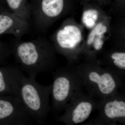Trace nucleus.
<instances>
[{
	"instance_id": "6e6552de",
	"label": "nucleus",
	"mask_w": 125,
	"mask_h": 125,
	"mask_svg": "<svg viewBox=\"0 0 125 125\" xmlns=\"http://www.w3.org/2000/svg\"><path fill=\"white\" fill-rule=\"evenodd\" d=\"M23 73L18 67L0 66V94L19 98L20 82Z\"/></svg>"
},
{
	"instance_id": "2eb2a0df",
	"label": "nucleus",
	"mask_w": 125,
	"mask_h": 125,
	"mask_svg": "<svg viewBox=\"0 0 125 125\" xmlns=\"http://www.w3.org/2000/svg\"><path fill=\"white\" fill-rule=\"evenodd\" d=\"M123 17L117 18L116 23L111 25L109 39L112 40L119 46L125 44V19Z\"/></svg>"
},
{
	"instance_id": "20e7f679",
	"label": "nucleus",
	"mask_w": 125,
	"mask_h": 125,
	"mask_svg": "<svg viewBox=\"0 0 125 125\" xmlns=\"http://www.w3.org/2000/svg\"><path fill=\"white\" fill-rule=\"evenodd\" d=\"M75 1L31 0V17L36 29L45 32L56 21L73 10Z\"/></svg>"
},
{
	"instance_id": "412c9836",
	"label": "nucleus",
	"mask_w": 125,
	"mask_h": 125,
	"mask_svg": "<svg viewBox=\"0 0 125 125\" xmlns=\"http://www.w3.org/2000/svg\"><path fill=\"white\" fill-rule=\"evenodd\" d=\"M2 10V9H1V8L0 7V11H2V10Z\"/></svg>"
},
{
	"instance_id": "9d476101",
	"label": "nucleus",
	"mask_w": 125,
	"mask_h": 125,
	"mask_svg": "<svg viewBox=\"0 0 125 125\" xmlns=\"http://www.w3.org/2000/svg\"><path fill=\"white\" fill-rule=\"evenodd\" d=\"M81 24L84 28L91 30L103 18L108 15L97 2H87L83 5Z\"/></svg>"
},
{
	"instance_id": "423d86ee",
	"label": "nucleus",
	"mask_w": 125,
	"mask_h": 125,
	"mask_svg": "<svg viewBox=\"0 0 125 125\" xmlns=\"http://www.w3.org/2000/svg\"><path fill=\"white\" fill-rule=\"evenodd\" d=\"M112 19L108 15L90 30L85 39L83 51L87 58H93L103 49L105 42L109 40Z\"/></svg>"
},
{
	"instance_id": "4468645a",
	"label": "nucleus",
	"mask_w": 125,
	"mask_h": 125,
	"mask_svg": "<svg viewBox=\"0 0 125 125\" xmlns=\"http://www.w3.org/2000/svg\"><path fill=\"white\" fill-rule=\"evenodd\" d=\"M93 108V105L89 102L83 101L79 103L72 112V122L75 124L83 122L89 116Z\"/></svg>"
},
{
	"instance_id": "ddd939ff",
	"label": "nucleus",
	"mask_w": 125,
	"mask_h": 125,
	"mask_svg": "<svg viewBox=\"0 0 125 125\" xmlns=\"http://www.w3.org/2000/svg\"><path fill=\"white\" fill-rule=\"evenodd\" d=\"M104 112L106 116L110 119L125 118V102L116 99L109 101L105 105Z\"/></svg>"
},
{
	"instance_id": "f257e3e1",
	"label": "nucleus",
	"mask_w": 125,
	"mask_h": 125,
	"mask_svg": "<svg viewBox=\"0 0 125 125\" xmlns=\"http://www.w3.org/2000/svg\"><path fill=\"white\" fill-rule=\"evenodd\" d=\"M16 39L10 47L11 54L20 69L27 72L29 77L36 78L53 66L56 51L50 40L44 37L26 42Z\"/></svg>"
},
{
	"instance_id": "f3484780",
	"label": "nucleus",
	"mask_w": 125,
	"mask_h": 125,
	"mask_svg": "<svg viewBox=\"0 0 125 125\" xmlns=\"http://www.w3.org/2000/svg\"><path fill=\"white\" fill-rule=\"evenodd\" d=\"M111 10L117 18L123 17L125 15V0H112Z\"/></svg>"
},
{
	"instance_id": "f03ea898",
	"label": "nucleus",
	"mask_w": 125,
	"mask_h": 125,
	"mask_svg": "<svg viewBox=\"0 0 125 125\" xmlns=\"http://www.w3.org/2000/svg\"><path fill=\"white\" fill-rule=\"evenodd\" d=\"M51 88L52 85H41L36 78H27L23 73L21 78L19 97L32 118L39 125L44 122L49 112Z\"/></svg>"
},
{
	"instance_id": "f8f14e48",
	"label": "nucleus",
	"mask_w": 125,
	"mask_h": 125,
	"mask_svg": "<svg viewBox=\"0 0 125 125\" xmlns=\"http://www.w3.org/2000/svg\"><path fill=\"white\" fill-rule=\"evenodd\" d=\"M11 12L29 23L31 9L28 0H5Z\"/></svg>"
},
{
	"instance_id": "7ed1b4c3",
	"label": "nucleus",
	"mask_w": 125,
	"mask_h": 125,
	"mask_svg": "<svg viewBox=\"0 0 125 125\" xmlns=\"http://www.w3.org/2000/svg\"><path fill=\"white\" fill-rule=\"evenodd\" d=\"M84 29L73 16L65 20L51 37L56 51L69 60L83 53L86 39Z\"/></svg>"
},
{
	"instance_id": "6ab92c4d",
	"label": "nucleus",
	"mask_w": 125,
	"mask_h": 125,
	"mask_svg": "<svg viewBox=\"0 0 125 125\" xmlns=\"http://www.w3.org/2000/svg\"><path fill=\"white\" fill-rule=\"evenodd\" d=\"M96 2L101 6L110 4L111 3L112 0H96Z\"/></svg>"
},
{
	"instance_id": "dca6fc26",
	"label": "nucleus",
	"mask_w": 125,
	"mask_h": 125,
	"mask_svg": "<svg viewBox=\"0 0 125 125\" xmlns=\"http://www.w3.org/2000/svg\"><path fill=\"white\" fill-rule=\"evenodd\" d=\"M110 60L116 67L125 69V52L124 51H115L110 54Z\"/></svg>"
},
{
	"instance_id": "aec40b11",
	"label": "nucleus",
	"mask_w": 125,
	"mask_h": 125,
	"mask_svg": "<svg viewBox=\"0 0 125 125\" xmlns=\"http://www.w3.org/2000/svg\"><path fill=\"white\" fill-rule=\"evenodd\" d=\"M78 2H80L81 5H83L87 2L93 1V0H76Z\"/></svg>"
},
{
	"instance_id": "39448f33",
	"label": "nucleus",
	"mask_w": 125,
	"mask_h": 125,
	"mask_svg": "<svg viewBox=\"0 0 125 125\" xmlns=\"http://www.w3.org/2000/svg\"><path fill=\"white\" fill-rule=\"evenodd\" d=\"M32 119L20 99L0 94V125H25Z\"/></svg>"
},
{
	"instance_id": "a211bd4d",
	"label": "nucleus",
	"mask_w": 125,
	"mask_h": 125,
	"mask_svg": "<svg viewBox=\"0 0 125 125\" xmlns=\"http://www.w3.org/2000/svg\"><path fill=\"white\" fill-rule=\"evenodd\" d=\"M11 54L10 47L0 40V66L4 64Z\"/></svg>"
},
{
	"instance_id": "1a4fd4ad",
	"label": "nucleus",
	"mask_w": 125,
	"mask_h": 125,
	"mask_svg": "<svg viewBox=\"0 0 125 125\" xmlns=\"http://www.w3.org/2000/svg\"><path fill=\"white\" fill-rule=\"evenodd\" d=\"M71 86L65 73L62 71L56 73L51 90L53 108L59 109L63 106L69 96Z\"/></svg>"
},
{
	"instance_id": "9b49d317",
	"label": "nucleus",
	"mask_w": 125,
	"mask_h": 125,
	"mask_svg": "<svg viewBox=\"0 0 125 125\" xmlns=\"http://www.w3.org/2000/svg\"><path fill=\"white\" fill-rule=\"evenodd\" d=\"M88 76L89 80L96 84L99 91L103 94L108 95L115 89V81L112 75L109 73H100L92 71L89 72Z\"/></svg>"
},
{
	"instance_id": "0eeeda50",
	"label": "nucleus",
	"mask_w": 125,
	"mask_h": 125,
	"mask_svg": "<svg viewBox=\"0 0 125 125\" xmlns=\"http://www.w3.org/2000/svg\"><path fill=\"white\" fill-rule=\"evenodd\" d=\"M29 29V23L15 14L4 10L0 11V36L11 34L20 39Z\"/></svg>"
}]
</instances>
